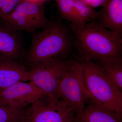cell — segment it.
I'll return each instance as SVG.
<instances>
[{
  "instance_id": "cell-13",
  "label": "cell",
  "mask_w": 122,
  "mask_h": 122,
  "mask_svg": "<svg viewBox=\"0 0 122 122\" xmlns=\"http://www.w3.org/2000/svg\"><path fill=\"white\" fill-rule=\"evenodd\" d=\"M106 76L122 90V57L111 58L94 61Z\"/></svg>"
},
{
  "instance_id": "cell-6",
  "label": "cell",
  "mask_w": 122,
  "mask_h": 122,
  "mask_svg": "<svg viewBox=\"0 0 122 122\" xmlns=\"http://www.w3.org/2000/svg\"><path fill=\"white\" fill-rule=\"evenodd\" d=\"M71 59L56 58L30 66L27 67L29 81L46 94L54 95Z\"/></svg>"
},
{
  "instance_id": "cell-3",
  "label": "cell",
  "mask_w": 122,
  "mask_h": 122,
  "mask_svg": "<svg viewBox=\"0 0 122 122\" xmlns=\"http://www.w3.org/2000/svg\"><path fill=\"white\" fill-rule=\"evenodd\" d=\"M80 61L83 82L90 99L122 116V90L106 76L96 63Z\"/></svg>"
},
{
  "instance_id": "cell-11",
  "label": "cell",
  "mask_w": 122,
  "mask_h": 122,
  "mask_svg": "<svg viewBox=\"0 0 122 122\" xmlns=\"http://www.w3.org/2000/svg\"><path fill=\"white\" fill-rule=\"evenodd\" d=\"M122 118L90 99L81 111L75 115L74 122H122Z\"/></svg>"
},
{
  "instance_id": "cell-8",
  "label": "cell",
  "mask_w": 122,
  "mask_h": 122,
  "mask_svg": "<svg viewBox=\"0 0 122 122\" xmlns=\"http://www.w3.org/2000/svg\"><path fill=\"white\" fill-rule=\"evenodd\" d=\"M46 94L30 81L19 82L0 91V105L25 108Z\"/></svg>"
},
{
  "instance_id": "cell-16",
  "label": "cell",
  "mask_w": 122,
  "mask_h": 122,
  "mask_svg": "<svg viewBox=\"0 0 122 122\" xmlns=\"http://www.w3.org/2000/svg\"><path fill=\"white\" fill-rule=\"evenodd\" d=\"M75 6L77 15L82 25L88 22L98 21L100 16V12L81 0H74Z\"/></svg>"
},
{
  "instance_id": "cell-18",
  "label": "cell",
  "mask_w": 122,
  "mask_h": 122,
  "mask_svg": "<svg viewBox=\"0 0 122 122\" xmlns=\"http://www.w3.org/2000/svg\"><path fill=\"white\" fill-rule=\"evenodd\" d=\"M86 4L94 8L99 7H102L107 0H81Z\"/></svg>"
},
{
  "instance_id": "cell-2",
  "label": "cell",
  "mask_w": 122,
  "mask_h": 122,
  "mask_svg": "<svg viewBox=\"0 0 122 122\" xmlns=\"http://www.w3.org/2000/svg\"><path fill=\"white\" fill-rule=\"evenodd\" d=\"M70 32L60 21H50L41 30L33 33L24 64L28 67L50 59L67 58L73 46V39Z\"/></svg>"
},
{
  "instance_id": "cell-10",
  "label": "cell",
  "mask_w": 122,
  "mask_h": 122,
  "mask_svg": "<svg viewBox=\"0 0 122 122\" xmlns=\"http://www.w3.org/2000/svg\"><path fill=\"white\" fill-rule=\"evenodd\" d=\"M29 81L28 70L24 63L0 58V91L17 82Z\"/></svg>"
},
{
  "instance_id": "cell-5",
  "label": "cell",
  "mask_w": 122,
  "mask_h": 122,
  "mask_svg": "<svg viewBox=\"0 0 122 122\" xmlns=\"http://www.w3.org/2000/svg\"><path fill=\"white\" fill-rule=\"evenodd\" d=\"M45 1L22 0L13 11L1 20L20 32L33 33L50 21L46 16Z\"/></svg>"
},
{
  "instance_id": "cell-17",
  "label": "cell",
  "mask_w": 122,
  "mask_h": 122,
  "mask_svg": "<svg viewBox=\"0 0 122 122\" xmlns=\"http://www.w3.org/2000/svg\"><path fill=\"white\" fill-rule=\"evenodd\" d=\"M21 0H0V20H5Z\"/></svg>"
},
{
  "instance_id": "cell-9",
  "label": "cell",
  "mask_w": 122,
  "mask_h": 122,
  "mask_svg": "<svg viewBox=\"0 0 122 122\" xmlns=\"http://www.w3.org/2000/svg\"><path fill=\"white\" fill-rule=\"evenodd\" d=\"M0 58L24 63L26 51L21 32L1 20Z\"/></svg>"
},
{
  "instance_id": "cell-1",
  "label": "cell",
  "mask_w": 122,
  "mask_h": 122,
  "mask_svg": "<svg viewBox=\"0 0 122 122\" xmlns=\"http://www.w3.org/2000/svg\"><path fill=\"white\" fill-rule=\"evenodd\" d=\"M73 45L80 61H94L122 57V35L107 29L97 21L76 26L70 24Z\"/></svg>"
},
{
  "instance_id": "cell-19",
  "label": "cell",
  "mask_w": 122,
  "mask_h": 122,
  "mask_svg": "<svg viewBox=\"0 0 122 122\" xmlns=\"http://www.w3.org/2000/svg\"><path fill=\"white\" fill-rule=\"evenodd\" d=\"M36 0V1H46L47 0Z\"/></svg>"
},
{
  "instance_id": "cell-4",
  "label": "cell",
  "mask_w": 122,
  "mask_h": 122,
  "mask_svg": "<svg viewBox=\"0 0 122 122\" xmlns=\"http://www.w3.org/2000/svg\"><path fill=\"white\" fill-rule=\"evenodd\" d=\"M82 68L80 60L71 59L54 93L57 99L75 115L81 111L90 99L83 82Z\"/></svg>"
},
{
  "instance_id": "cell-12",
  "label": "cell",
  "mask_w": 122,
  "mask_h": 122,
  "mask_svg": "<svg viewBox=\"0 0 122 122\" xmlns=\"http://www.w3.org/2000/svg\"><path fill=\"white\" fill-rule=\"evenodd\" d=\"M98 22L109 30L122 35V0H107Z\"/></svg>"
},
{
  "instance_id": "cell-15",
  "label": "cell",
  "mask_w": 122,
  "mask_h": 122,
  "mask_svg": "<svg viewBox=\"0 0 122 122\" xmlns=\"http://www.w3.org/2000/svg\"><path fill=\"white\" fill-rule=\"evenodd\" d=\"M25 108L0 105V122H24Z\"/></svg>"
},
{
  "instance_id": "cell-14",
  "label": "cell",
  "mask_w": 122,
  "mask_h": 122,
  "mask_svg": "<svg viewBox=\"0 0 122 122\" xmlns=\"http://www.w3.org/2000/svg\"><path fill=\"white\" fill-rule=\"evenodd\" d=\"M56 3L60 17L69 21L74 26L82 25L77 15L74 0H54Z\"/></svg>"
},
{
  "instance_id": "cell-7",
  "label": "cell",
  "mask_w": 122,
  "mask_h": 122,
  "mask_svg": "<svg viewBox=\"0 0 122 122\" xmlns=\"http://www.w3.org/2000/svg\"><path fill=\"white\" fill-rule=\"evenodd\" d=\"M75 115L54 95L46 94L25 108L24 122H74Z\"/></svg>"
}]
</instances>
